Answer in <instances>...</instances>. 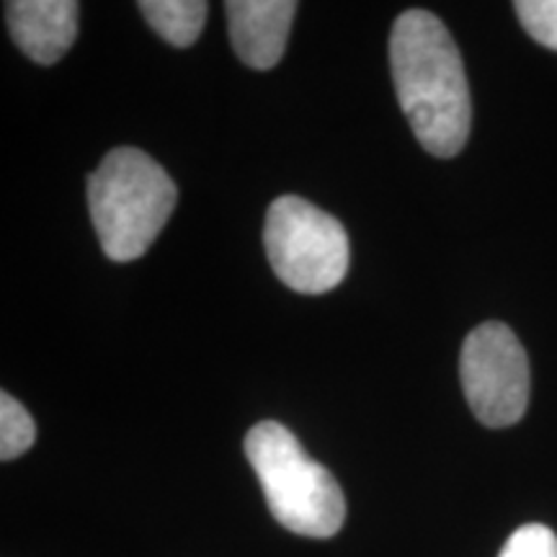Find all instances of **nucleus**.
I'll return each instance as SVG.
<instances>
[{
    "label": "nucleus",
    "mask_w": 557,
    "mask_h": 557,
    "mask_svg": "<svg viewBox=\"0 0 557 557\" xmlns=\"http://www.w3.org/2000/svg\"><path fill=\"white\" fill-rule=\"evenodd\" d=\"M389 70L398 103L418 143L436 158H455L472 124L465 62L447 26L413 9L389 32Z\"/></svg>",
    "instance_id": "f257e3e1"
},
{
    "label": "nucleus",
    "mask_w": 557,
    "mask_h": 557,
    "mask_svg": "<svg viewBox=\"0 0 557 557\" xmlns=\"http://www.w3.org/2000/svg\"><path fill=\"white\" fill-rule=\"evenodd\" d=\"M176 201L173 178L137 148L111 150L88 178L90 220L111 261L127 263L148 253Z\"/></svg>",
    "instance_id": "f03ea898"
},
{
    "label": "nucleus",
    "mask_w": 557,
    "mask_h": 557,
    "mask_svg": "<svg viewBox=\"0 0 557 557\" xmlns=\"http://www.w3.org/2000/svg\"><path fill=\"white\" fill-rule=\"evenodd\" d=\"M243 449L278 524L315 540L341 532L346 498L338 480L305 451L287 426L276 421L256 423Z\"/></svg>",
    "instance_id": "7ed1b4c3"
},
{
    "label": "nucleus",
    "mask_w": 557,
    "mask_h": 557,
    "mask_svg": "<svg viewBox=\"0 0 557 557\" xmlns=\"http://www.w3.org/2000/svg\"><path fill=\"white\" fill-rule=\"evenodd\" d=\"M263 248L274 274L302 295L331 292L348 271L344 225L299 197H278L269 207Z\"/></svg>",
    "instance_id": "20e7f679"
},
{
    "label": "nucleus",
    "mask_w": 557,
    "mask_h": 557,
    "mask_svg": "<svg viewBox=\"0 0 557 557\" xmlns=\"http://www.w3.org/2000/svg\"><path fill=\"white\" fill-rule=\"evenodd\" d=\"M459 377L468 406L483 426H513L527 413L529 359L506 323L487 320L470 331L459 357Z\"/></svg>",
    "instance_id": "39448f33"
},
{
    "label": "nucleus",
    "mask_w": 557,
    "mask_h": 557,
    "mask_svg": "<svg viewBox=\"0 0 557 557\" xmlns=\"http://www.w3.org/2000/svg\"><path fill=\"white\" fill-rule=\"evenodd\" d=\"M230 41L253 70H271L287 50L297 3L292 0H227Z\"/></svg>",
    "instance_id": "423d86ee"
},
{
    "label": "nucleus",
    "mask_w": 557,
    "mask_h": 557,
    "mask_svg": "<svg viewBox=\"0 0 557 557\" xmlns=\"http://www.w3.org/2000/svg\"><path fill=\"white\" fill-rule=\"evenodd\" d=\"M75 0H11L5 3V21L18 50L39 65H52L65 58L78 37Z\"/></svg>",
    "instance_id": "0eeeda50"
},
{
    "label": "nucleus",
    "mask_w": 557,
    "mask_h": 557,
    "mask_svg": "<svg viewBox=\"0 0 557 557\" xmlns=\"http://www.w3.org/2000/svg\"><path fill=\"white\" fill-rule=\"evenodd\" d=\"M143 16L173 47H191L205 29L209 5L205 0H143Z\"/></svg>",
    "instance_id": "6e6552de"
},
{
    "label": "nucleus",
    "mask_w": 557,
    "mask_h": 557,
    "mask_svg": "<svg viewBox=\"0 0 557 557\" xmlns=\"http://www.w3.org/2000/svg\"><path fill=\"white\" fill-rule=\"evenodd\" d=\"M37 438L34 418L9 393H0V459L11 462L32 449Z\"/></svg>",
    "instance_id": "1a4fd4ad"
},
{
    "label": "nucleus",
    "mask_w": 557,
    "mask_h": 557,
    "mask_svg": "<svg viewBox=\"0 0 557 557\" xmlns=\"http://www.w3.org/2000/svg\"><path fill=\"white\" fill-rule=\"evenodd\" d=\"M513 11L529 37L557 52V0H519Z\"/></svg>",
    "instance_id": "9d476101"
},
{
    "label": "nucleus",
    "mask_w": 557,
    "mask_h": 557,
    "mask_svg": "<svg viewBox=\"0 0 557 557\" xmlns=\"http://www.w3.org/2000/svg\"><path fill=\"white\" fill-rule=\"evenodd\" d=\"M498 557H557V537L545 524H524L506 540Z\"/></svg>",
    "instance_id": "9b49d317"
}]
</instances>
